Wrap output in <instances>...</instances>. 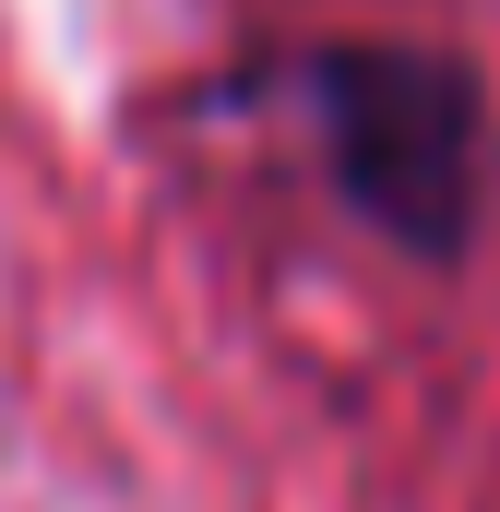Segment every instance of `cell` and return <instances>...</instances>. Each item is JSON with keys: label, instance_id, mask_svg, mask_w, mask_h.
I'll return each mask as SVG.
<instances>
[{"label": "cell", "instance_id": "obj_1", "mask_svg": "<svg viewBox=\"0 0 500 512\" xmlns=\"http://www.w3.org/2000/svg\"><path fill=\"white\" fill-rule=\"evenodd\" d=\"M322 131H334L346 191L370 203L393 239H417V251H453L465 239V203H477V108H465V72H441L417 48H334L322 60Z\"/></svg>", "mask_w": 500, "mask_h": 512}]
</instances>
